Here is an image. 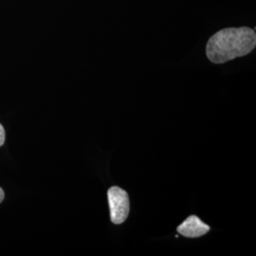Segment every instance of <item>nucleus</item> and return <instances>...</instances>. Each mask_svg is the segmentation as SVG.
Returning <instances> with one entry per match:
<instances>
[{
    "instance_id": "nucleus-1",
    "label": "nucleus",
    "mask_w": 256,
    "mask_h": 256,
    "mask_svg": "<svg viewBox=\"0 0 256 256\" xmlns=\"http://www.w3.org/2000/svg\"><path fill=\"white\" fill-rule=\"evenodd\" d=\"M256 46V30L247 27L223 28L210 37L206 55L214 64H224L250 54Z\"/></svg>"
},
{
    "instance_id": "nucleus-2",
    "label": "nucleus",
    "mask_w": 256,
    "mask_h": 256,
    "mask_svg": "<svg viewBox=\"0 0 256 256\" xmlns=\"http://www.w3.org/2000/svg\"><path fill=\"white\" fill-rule=\"evenodd\" d=\"M108 200L111 222L115 225L122 224L128 218L130 210L128 192L118 186H112L108 190Z\"/></svg>"
},
{
    "instance_id": "nucleus-3",
    "label": "nucleus",
    "mask_w": 256,
    "mask_h": 256,
    "mask_svg": "<svg viewBox=\"0 0 256 256\" xmlns=\"http://www.w3.org/2000/svg\"><path fill=\"white\" fill-rule=\"evenodd\" d=\"M210 226L204 223L198 216L192 214L178 226L176 230L184 238H198L205 236L210 232Z\"/></svg>"
},
{
    "instance_id": "nucleus-4",
    "label": "nucleus",
    "mask_w": 256,
    "mask_h": 256,
    "mask_svg": "<svg viewBox=\"0 0 256 256\" xmlns=\"http://www.w3.org/2000/svg\"><path fill=\"white\" fill-rule=\"evenodd\" d=\"M5 142V129L0 124V146H2Z\"/></svg>"
},
{
    "instance_id": "nucleus-5",
    "label": "nucleus",
    "mask_w": 256,
    "mask_h": 256,
    "mask_svg": "<svg viewBox=\"0 0 256 256\" xmlns=\"http://www.w3.org/2000/svg\"><path fill=\"white\" fill-rule=\"evenodd\" d=\"M4 196H5L4 191H3V189H2V188H0V203L3 202V200H4Z\"/></svg>"
}]
</instances>
